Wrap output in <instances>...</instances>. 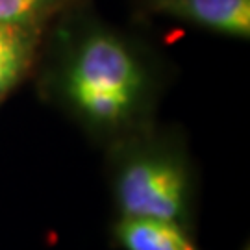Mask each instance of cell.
<instances>
[{
    "mask_svg": "<svg viewBox=\"0 0 250 250\" xmlns=\"http://www.w3.org/2000/svg\"><path fill=\"white\" fill-rule=\"evenodd\" d=\"M115 237L125 250H200L182 224L158 219L123 217L115 226Z\"/></svg>",
    "mask_w": 250,
    "mask_h": 250,
    "instance_id": "4",
    "label": "cell"
},
{
    "mask_svg": "<svg viewBox=\"0 0 250 250\" xmlns=\"http://www.w3.org/2000/svg\"><path fill=\"white\" fill-rule=\"evenodd\" d=\"M152 8L217 34L250 36V0H152Z\"/></svg>",
    "mask_w": 250,
    "mask_h": 250,
    "instance_id": "3",
    "label": "cell"
},
{
    "mask_svg": "<svg viewBox=\"0 0 250 250\" xmlns=\"http://www.w3.org/2000/svg\"><path fill=\"white\" fill-rule=\"evenodd\" d=\"M123 217L184 223L189 178L184 163L163 152H139L125 161L115 182Z\"/></svg>",
    "mask_w": 250,
    "mask_h": 250,
    "instance_id": "2",
    "label": "cell"
},
{
    "mask_svg": "<svg viewBox=\"0 0 250 250\" xmlns=\"http://www.w3.org/2000/svg\"><path fill=\"white\" fill-rule=\"evenodd\" d=\"M62 0H0V24H36Z\"/></svg>",
    "mask_w": 250,
    "mask_h": 250,
    "instance_id": "6",
    "label": "cell"
},
{
    "mask_svg": "<svg viewBox=\"0 0 250 250\" xmlns=\"http://www.w3.org/2000/svg\"><path fill=\"white\" fill-rule=\"evenodd\" d=\"M245 250H247V249H245Z\"/></svg>",
    "mask_w": 250,
    "mask_h": 250,
    "instance_id": "7",
    "label": "cell"
},
{
    "mask_svg": "<svg viewBox=\"0 0 250 250\" xmlns=\"http://www.w3.org/2000/svg\"><path fill=\"white\" fill-rule=\"evenodd\" d=\"M34 45L36 24H0V100L26 71Z\"/></svg>",
    "mask_w": 250,
    "mask_h": 250,
    "instance_id": "5",
    "label": "cell"
},
{
    "mask_svg": "<svg viewBox=\"0 0 250 250\" xmlns=\"http://www.w3.org/2000/svg\"><path fill=\"white\" fill-rule=\"evenodd\" d=\"M65 89L87 119L117 125L134 111L143 89V71L123 41L109 34H91L69 65Z\"/></svg>",
    "mask_w": 250,
    "mask_h": 250,
    "instance_id": "1",
    "label": "cell"
}]
</instances>
